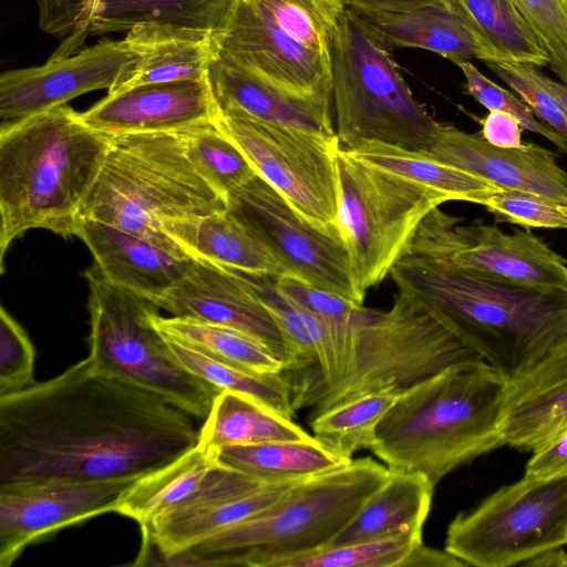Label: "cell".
Segmentation results:
<instances>
[{"mask_svg":"<svg viewBox=\"0 0 567 567\" xmlns=\"http://www.w3.org/2000/svg\"><path fill=\"white\" fill-rule=\"evenodd\" d=\"M257 175L306 220L334 228L339 206V138L256 120L237 109L216 117Z\"/></svg>","mask_w":567,"mask_h":567,"instance_id":"12","label":"cell"},{"mask_svg":"<svg viewBox=\"0 0 567 567\" xmlns=\"http://www.w3.org/2000/svg\"><path fill=\"white\" fill-rule=\"evenodd\" d=\"M466 80L467 92L488 111H501L514 116L524 130L538 134L554 144L560 153L567 154V138L539 121L529 106L511 91L486 78L468 60L455 63Z\"/></svg>","mask_w":567,"mask_h":567,"instance_id":"42","label":"cell"},{"mask_svg":"<svg viewBox=\"0 0 567 567\" xmlns=\"http://www.w3.org/2000/svg\"><path fill=\"white\" fill-rule=\"evenodd\" d=\"M525 474L538 480L567 475V427L532 451Z\"/></svg>","mask_w":567,"mask_h":567,"instance_id":"49","label":"cell"},{"mask_svg":"<svg viewBox=\"0 0 567 567\" xmlns=\"http://www.w3.org/2000/svg\"><path fill=\"white\" fill-rule=\"evenodd\" d=\"M78 218L100 220L181 257L168 220L227 209L226 198L188 156L184 130L113 135Z\"/></svg>","mask_w":567,"mask_h":567,"instance_id":"6","label":"cell"},{"mask_svg":"<svg viewBox=\"0 0 567 567\" xmlns=\"http://www.w3.org/2000/svg\"><path fill=\"white\" fill-rule=\"evenodd\" d=\"M481 135L489 144L503 147L515 148L522 146L523 127L519 122L508 113L501 111H488L481 121Z\"/></svg>","mask_w":567,"mask_h":567,"instance_id":"50","label":"cell"},{"mask_svg":"<svg viewBox=\"0 0 567 567\" xmlns=\"http://www.w3.org/2000/svg\"><path fill=\"white\" fill-rule=\"evenodd\" d=\"M233 0H101L87 34L121 32L140 25L219 31Z\"/></svg>","mask_w":567,"mask_h":567,"instance_id":"33","label":"cell"},{"mask_svg":"<svg viewBox=\"0 0 567 567\" xmlns=\"http://www.w3.org/2000/svg\"><path fill=\"white\" fill-rule=\"evenodd\" d=\"M138 62L126 39L103 40L41 66L6 71L0 75V130L86 92H116L134 76Z\"/></svg>","mask_w":567,"mask_h":567,"instance_id":"15","label":"cell"},{"mask_svg":"<svg viewBox=\"0 0 567 567\" xmlns=\"http://www.w3.org/2000/svg\"><path fill=\"white\" fill-rule=\"evenodd\" d=\"M214 41L220 54L275 89L332 102L330 56L280 30L246 0H233Z\"/></svg>","mask_w":567,"mask_h":567,"instance_id":"16","label":"cell"},{"mask_svg":"<svg viewBox=\"0 0 567 567\" xmlns=\"http://www.w3.org/2000/svg\"><path fill=\"white\" fill-rule=\"evenodd\" d=\"M486 64L542 122L567 138V110L544 84L542 72L537 66L518 62H487Z\"/></svg>","mask_w":567,"mask_h":567,"instance_id":"44","label":"cell"},{"mask_svg":"<svg viewBox=\"0 0 567 567\" xmlns=\"http://www.w3.org/2000/svg\"><path fill=\"white\" fill-rule=\"evenodd\" d=\"M421 543L423 530L411 529L385 538L301 553L281 560L277 567H399Z\"/></svg>","mask_w":567,"mask_h":567,"instance_id":"41","label":"cell"},{"mask_svg":"<svg viewBox=\"0 0 567 567\" xmlns=\"http://www.w3.org/2000/svg\"><path fill=\"white\" fill-rule=\"evenodd\" d=\"M227 210L270 250L286 274L363 303L337 227L312 225L258 175L227 196Z\"/></svg>","mask_w":567,"mask_h":567,"instance_id":"14","label":"cell"},{"mask_svg":"<svg viewBox=\"0 0 567 567\" xmlns=\"http://www.w3.org/2000/svg\"><path fill=\"white\" fill-rule=\"evenodd\" d=\"M399 291L509 382L528 372L567 329V293L544 292L406 254L392 268Z\"/></svg>","mask_w":567,"mask_h":567,"instance_id":"3","label":"cell"},{"mask_svg":"<svg viewBox=\"0 0 567 567\" xmlns=\"http://www.w3.org/2000/svg\"><path fill=\"white\" fill-rule=\"evenodd\" d=\"M341 150L362 164L439 193L449 202H467L483 206L499 189L488 181L444 163L426 151L377 141L360 142Z\"/></svg>","mask_w":567,"mask_h":567,"instance_id":"29","label":"cell"},{"mask_svg":"<svg viewBox=\"0 0 567 567\" xmlns=\"http://www.w3.org/2000/svg\"><path fill=\"white\" fill-rule=\"evenodd\" d=\"M101 0H39V25L56 38H65L63 45L51 56L60 59L79 49Z\"/></svg>","mask_w":567,"mask_h":567,"instance_id":"47","label":"cell"},{"mask_svg":"<svg viewBox=\"0 0 567 567\" xmlns=\"http://www.w3.org/2000/svg\"><path fill=\"white\" fill-rule=\"evenodd\" d=\"M398 396L389 392L367 394L310 417L309 425L317 441L351 461L355 452L370 450L378 423Z\"/></svg>","mask_w":567,"mask_h":567,"instance_id":"37","label":"cell"},{"mask_svg":"<svg viewBox=\"0 0 567 567\" xmlns=\"http://www.w3.org/2000/svg\"><path fill=\"white\" fill-rule=\"evenodd\" d=\"M567 545V475L538 480L524 474L458 514L449 525L445 550L466 566H525Z\"/></svg>","mask_w":567,"mask_h":567,"instance_id":"11","label":"cell"},{"mask_svg":"<svg viewBox=\"0 0 567 567\" xmlns=\"http://www.w3.org/2000/svg\"><path fill=\"white\" fill-rule=\"evenodd\" d=\"M34 348L23 328L0 308V396L23 390L34 382Z\"/></svg>","mask_w":567,"mask_h":567,"instance_id":"46","label":"cell"},{"mask_svg":"<svg viewBox=\"0 0 567 567\" xmlns=\"http://www.w3.org/2000/svg\"><path fill=\"white\" fill-rule=\"evenodd\" d=\"M499 223L567 229V205L535 193L499 188L483 205Z\"/></svg>","mask_w":567,"mask_h":567,"instance_id":"43","label":"cell"},{"mask_svg":"<svg viewBox=\"0 0 567 567\" xmlns=\"http://www.w3.org/2000/svg\"><path fill=\"white\" fill-rule=\"evenodd\" d=\"M275 284L285 297L321 321L343 320L363 306L289 274L276 277Z\"/></svg>","mask_w":567,"mask_h":567,"instance_id":"48","label":"cell"},{"mask_svg":"<svg viewBox=\"0 0 567 567\" xmlns=\"http://www.w3.org/2000/svg\"><path fill=\"white\" fill-rule=\"evenodd\" d=\"M154 322L166 338L230 367L256 374L285 371V362L269 348L236 329L193 317H162L158 313L154 316Z\"/></svg>","mask_w":567,"mask_h":567,"instance_id":"34","label":"cell"},{"mask_svg":"<svg viewBox=\"0 0 567 567\" xmlns=\"http://www.w3.org/2000/svg\"><path fill=\"white\" fill-rule=\"evenodd\" d=\"M162 229L193 259L271 277L286 274L270 250L227 209L164 221Z\"/></svg>","mask_w":567,"mask_h":567,"instance_id":"26","label":"cell"},{"mask_svg":"<svg viewBox=\"0 0 567 567\" xmlns=\"http://www.w3.org/2000/svg\"><path fill=\"white\" fill-rule=\"evenodd\" d=\"M188 156L196 168L227 200V196L257 173L238 145L216 120L184 130Z\"/></svg>","mask_w":567,"mask_h":567,"instance_id":"39","label":"cell"},{"mask_svg":"<svg viewBox=\"0 0 567 567\" xmlns=\"http://www.w3.org/2000/svg\"><path fill=\"white\" fill-rule=\"evenodd\" d=\"M217 463L198 444L163 467L136 480L120 497L114 513L140 526L155 516L198 499Z\"/></svg>","mask_w":567,"mask_h":567,"instance_id":"30","label":"cell"},{"mask_svg":"<svg viewBox=\"0 0 567 567\" xmlns=\"http://www.w3.org/2000/svg\"><path fill=\"white\" fill-rule=\"evenodd\" d=\"M434 208L406 254L527 289L567 293V260L528 230L505 233ZM405 254V255H406Z\"/></svg>","mask_w":567,"mask_h":567,"instance_id":"13","label":"cell"},{"mask_svg":"<svg viewBox=\"0 0 567 567\" xmlns=\"http://www.w3.org/2000/svg\"><path fill=\"white\" fill-rule=\"evenodd\" d=\"M125 39L140 62L134 76L117 91L143 84L208 79L216 54L212 32L152 24L130 30Z\"/></svg>","mask_w":567,"mask_h":567,"instance_id":"28","label":"cell"},{"mask_svg":"<svg viewBox=\"0 0 567 567\" xmlns=\"http://www.w3.org/2000/svg\"><path fill=\"white\" fill-rule=\"evenodd\" d=\"M89 284L93 369L205 420L220 390L188 369L154 322L153 301L110 281L93 262Z\"/></svg>","mask_w":567,"mask_h":567,"instance_id":"9","label":"cell"},{"mask_svg":"<svg viewBox=\"0 0 567 567\" xmlns=\"http://www.w3.org/2000/svg\"><path fill=\"white\" fill-rule=\"evenodd\" d=\"M330 65L341 147L377 141L427 150L440 122L414 97L382 34L349 7L330 48Z\"/></svg>","mask_w":567,"mask_h":567,"instance_id":"8","label":"cell"},{"mask_svg":"<svg viewBox=\"0 0 567 567\" xmlns=\"http://www.w3.org/2000/svg\"><path fill=\"white\" fill-rule=\"evenodd\" d=\"M426 152L499 188L530 192L567 205V172L554 152L537 144L497 147L481 134L440 123Z\"/></svg>","mask_w":567,"mask_h":567,"instance_id":"18","label":"cell"},{"mask_svg":"<svg viewBox=\"0 0 567 567\" xmlns=\"http://www.w3.org/2000/svg\"><path fill=\"white\" fill-rule=\"evenodd\" d=\"M179 360L194 373L220 391L246 395L268 409L292 419L291 383L285 372L256 374L216 361L198 350L166 338Z\"/></svg>","mask_w":567,"mask_h":567,"instance_id":"38","label":"cell"},{"mask_svg":"<svg viewBox=\"0 0 567 567\" xmlns=\"http://www.w3.org/2000/svg\"><path fill=\"white\" fill-rule=\"evenodd\" d=\"M218 114L207 79L143 84L107 93L81 117L94 131L113 136L181 131L214 121Z\"/></svg>","mask_w":567,"mask_h":567,"instance_id":"19","label":"cell"},{"mask_svg":"<svg viewBox=\"0 0 567 567\" xmlns=\"http://www.w3.org/2000/svg\"><path fill=\"white\" fill-rule=\"evenodd\" d=\"M109 145L66 104L0 130L1 272L7 249L28 230L75 236Z\"/></svg>","mask_w":567,"mask_h":567,"instance_id":"5","label":"cell"},{"mask_svg":"<svg viewBox=\"0 0 567 567\" xmlns=\"http://www.w3.org/2000/svg\"><path fill=\"white\" fill-rule=\"evenodd\" d=\"M75 236L84 241L110 281L153 302L179 282L193 262L190 257L174 255L95 219L78 218Z\"/></svg>","mask_w":567,"mask_h":567,"instance_id":"22","label":"cell"},{"mask_svg":"<svg viewBox=\"0 0 567 567\" xmlns=\"http://www.w3.org/2000/svg\"><path fill=\"white\" fill-rule=\"evenodd\" d=\"M322 324L317 364L285 372L295 413L308 409L310 417L367 394L400 395L447 368L483 361L403 291L385 311L362 306L344 320Z\"/></svg>","mask_w":567,"mask_h":567,"instance_id":"2","label":"cell"},{"mask_svg":"<svg viewBox=\"0 0 567 567\" xmlns=\"http://www.w3.org/2000/svg\"><path fill=\"white\" fill-rule=\"evenodd\" d=\"M360 13L390 47L427 50L454 63L472 58L485 63L511 62L470 20L445 6Z\"/></svg>","mask_w":567,"mask_h":567,"instance_id":"24","label":"cell"},{"mask_svg":"<svg viewBox=\"0 0 567 567\" xmlns=\"http://www.w3.org/2000/svg\"><path fill=\"white\" fill-rule=\"evenodd\" d=\"M296 482L268 483L237 497L192 504L162 513L141 526L143 545L156 547L167 561L266 509Z\"/></svg>","mask_w":567,"mask_h":567,"instance_id":"25","label":"cell"},{"mask_svg":"<svg viewBox=\"0 0 567 567\" xmlns=\"http://www.w3.org/2000/svg\"><path fill=\"white\" fill-rule=\"evenodd\" d=\"M336 226L359 291L390 275L408 252L423 219L449 199L431 189L362 164L340 147Z\"/></svg>","mask_w":567,"mask_h":567,"instance_id":"10","label":"cell"},{"mask_svg":"<svg viewBox=\"0 0 567 567\" xmlns=\"http://www.w3.org/2000/svg\"><path fill=\"white\" fill-rule=\"evenodd\" d=\"M173 316L193 317L241 331L285 362L284 336L260 300L226 269L193 259L185 276L155 302Z\"/></svg>","mask_w":567,"mask_h":567,"instance_id":"20","label":"cell"},{"mask_svg":"<svg viewBox=\"0 0 567 567\" xmlns=\"http://www.w3.org/2000/svg\"><path fill=\"white\" fill-rule=\"evenodd\" d=\"M372 457L296 482L276 503L169 560L171 565L277 567L324 547L384 482Z\"/></svg>","mask_w":567,"mask_h":567,"instance_id":"7","label":"cell"},{"mask_svg":"<svg viewBox=\"0 0 567 567\" xmlns=\"http://www.w3.org/2000/svg\"><path fill=\"white\" fill-rule=\"evenodd\" d=\"M221 268L248 288L275 319L287 346L285 372L292 373L316 365L324 336V327L320 319L285 297L276 288V277Z\"/></svg>","mask_w":567,"mask_h":567,"instance_id":"35","label":"cell"},{"mask_svg":"<svg viewBox=\"0 0 567 567\" xmlns=\"http://www.w3.org/2000/svg\"><path fill=\"white\" fill-rule=\"evenodd\" d=\"M434 487L419 472L389 468L384 482L324 547L385 538L411 529L423 530Z\"/></svg>","mask_w":567,"mask_h":567,"instance_id":"27","label":"cell"},{"mask_svg":"<svg viewBox=\"0 0 567 567\" xmlns=\"http://www.w3.org/2000/svg\"><path fill=\"white\" fill-rule=\"evenodd\" d=\"M347 6L359 12L401 11L424 6H445L441 0H344ZM446 7V6H445Z\"/></svg>","mask_w":567,"mask_h":567,"instance_id":"52","label":"cell"},{"mask_svg":"<svg viewBox=\"0 0 567 567\" xmlns=\"http://www.w3.org/2000/svg\"><path fill=\"white\" fill-rule=\"evenodd\" d=\"M136 480L48 482L0 488V567L61 528L114 512Z\"/></svg>","mask_w":567,"mask_h":567,"instance_id":"17","label":"cell"},{"mask_svg":"<svg viewBox=\"0 0 567 567\" xmlns=\"http://www.w3.org/2000/svg\"><path fill=\"white\" fill-rule=\"evenodd\" d=\"M441 1L449 8L447 0H441Z\"/></svg>","mask_w":567,"mask_h":567,"instance_id":"55","label":"cell"},{"mask_svg":"<svg viewBox=\"0 0 567 567\" xmlns=\"http://www.w3.org/2000/svg\"><path fill=\"white\" fill-rule=\"evenodd\" d=\"M508 384L484 361L447 368L398 396L378 423L370 451L389 468L419 472L436 485L505 445Z\"/></svg>","mask_w":567,"mask_h":567,"instance_id":"4","label":"cell"},{"mask_svg":"<svg viewBox=\"0 0 567 567\" xmlns=\"http://www.w3.org/2000/svg\"><path fill=\"white\" fill-rule=\"evenodd\" d=\"M208 82L219 112L237 109L276 125L337 138L331 103L296 96L259 80L216 49Z\"/></svg>","mask_w":567,"mask_h":567,"instance_id":"23","label":"cell"},{"mask_svg":"<svg viewBox=\"0 0 567 567\" xmlns=\"http://www.w3.org/2000/svg\"><path fill=\"white\" fill-rule=\"evenodd\" d=\"M511 62L546 66L549 56L514 0H447Z\"/></svg>","mask_w":567,"mask_h":567,"instance_id":"36","label":"cell"},{"mask_svg":"<svg viewBox=\"0 0 567 567\" xmlns=\"http://www.w3.org/2000/svg\"><path fill=\"white\" fill-rule=\"evenodd\" d=\"M542 81L567 110V85L542 73Z\"/></svg>","mask_w":567,"mask_h":567,"instance_id":"54","label":"cell"},{"mask_svg":"<svg viewBox=\"0 0 567 567\" xmlns=\"http://www.w3.org/2000/svg\"><path fill=\"white\" fill-rule=\"evenodd\" d=\"M525 566L567 567V551L564 549V547L546 550L526 563Z\"/></svg>","mask_w":567,"mask_h":567,"instance_id":"53","label":"cell"},{"mask_svg":"<svg viewBox=\"0 0 567 567\" xmlns=\"http://www.w3.org/2000/svg\"><path fill=\"white\" fill-rule=\"evenodd\" d=\"M549 56L551 71L567 85V0H514Z\"/></svg>","mask_w":567,"mask_h":567,"instance_id":"45","label":"cell"},{"mask_svg":"<svg viewBox=\"0 0 567 567\" xmlns=\"http://www.w3.org/2000/svg\"><path fill=\"white\" fill-rule=\"evenodd\" d=\"M212 454L217 464L262 483L300 481L340 468L352 461L334 454L315 436L305 441L226 446Z\"/></svg>","mask_w":567,"mask_h":567,"instance_id":"32","label":"cell"},{"mask_svg":"<svg viewBox=\"0 0 567 567\" xmlns=\"http://www.w3.org/2000/svg\"><path fill=\"white\" fill-rule=\"evenodd\" d=\"M462 560L449 551L434 549L423 543L415 546L399 567H463Z\"/></svg>","mask_w":567,"mask_h":567,"instance_id":"51","label":"cell"},{"mask_svg":"<svg viewBox=\"0 0 567 567\" xmlns=\"http://www.w3.org/2000/svg\"><path fill=\"white\" fill-rule=\"evenodd\" d=\"M280 30L322 54L330 48L347 3L344 0H246Z\"/></svg>","mask_w":567,"mask_h":567,"instance_id":"40","label":"cell"},{"mask_svg":"<svg viewBox=\"0 0 567 567\" xmlns=\"http://www.w3.org/2000/svg\"><path fill=\"white\" fill-rule=\"evenodd\" d=\"M308 434L292 419L231 391H220L198 430V445L213 453L221 447L305 441Z\"/></svg>","mask_w":567,"mask_h":567,"instance_id":"31","label":"cell"},{"mask_svg":"<svg viewBox=\"0 0 567 567\" xmlns=\"http://www.w3.org/2000/svg\"><path fill=\"white\" fill-rule=\"evenodd\" d=\"M198 443L193 416L89 358L0 396V488L138 480Z\"/></svg>","mask_w":567,"mask_h":567,"instance_id":"1","label":"cell"},{"mask_svg":"<svg viewBox=\"0 0 567 567\" xmlns=\"http://www.w3.org/2000/svg\"><path fill=\"white\" fill-rule=\"evenodd\" d=\"M567 427V329L524 375L509 382L501 431L505 445L533 451Z\"/></svg>","mask_w":567,"mask_h":567,"instance_id":"21","label":"cell"}]
</instances>
